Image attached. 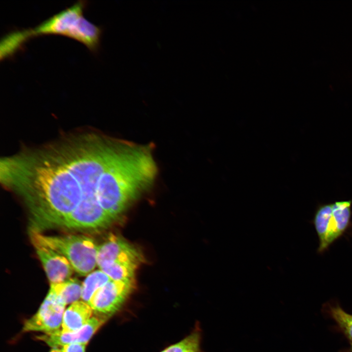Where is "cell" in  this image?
<instances>
[{
    "label": "cell",
    "instance_id": "obj_1",
    "mask_svg": "<svg viewBox=\"0 0 352 352\" xmlns=\"http://www.w3.org/2000/svg\"><path fill=\"white\" fill-rule=\"evenodd\" d=\"M127 141L88 132L0 160V180L21 196L36 225L106 227L102 208L120 184Z\"/></svg>",
    "mask_w": 352,
    "mask_h": 352
},
{
    "label": "cell",
    "instance_id": "obj_2",
    "mask_svg": "<svg viewBox=\"0 0 352 352\" xmlns=\"http://www.w3.org/2000/svg\"><path fill=\"white\" fill-rule=\"evenodd\" d=\"M31 239L33 244L51 249L65 257L74 270L85 276L97 265L98 246L90 238L82 235L47 236L32 229Z\"/></svg>",
    "mask_w": 352,
    "mask_h": 352
},
{
    "label": "cell",
    "instance_id": "obj_3",
    "mask_svg": "<svg viewBox=\"0 0 352 352\" xmlns=\"http://www.w3.org/2000/svg\"><path fill=\"white\" fill-rule=\"evenodd\" d=\"M351 200H341L320 205L313 218L319 239L318 252L322 253L348 229L352 216Z\"/></svg>",
    "mask_w": 352,
    "mask_h": 352
},
{
    "label": "cell",
    "instance_id": "obj_4",
    "mask_svg": "<svg viewBox=\"0 0 352 352\" xmlns=\"http://www.w3.org/2000/svg\"><path fill=\"white\" fill-rule=\"evenodd\" d=\"M87 1L80 0L50 17L33 28L24 29L28 40L44 35H59L77 41Z\"/></svg>",
    "mask_w": 352,
    "mask_h": 352
},
{
    "label": "cell",
    "instance_id": "obj_5",
    "mask_svg": "<svg viewBox=\"0 0 352 352\" xmlns=\"http://www.w3.org/2000/svg\"><path fill=\"white\" fill-rule=\"evenodd\" d=\"M134 287V280H110L97 289L88 304L99 316L109 318L122 306Z\"/></svg>",
    "mask_w": 352,
    "mask_h": 352
},
{
    "label": "cell",
    "instance_id": "obj_6",
    "mask_svg": "<svg viewBox=\"0 0 352 352\" xmlns=\"http://www.w3.org/2000/svg\"><path fill=\"white\" fill-rule=\"evenodd\" d=\"M65 306L49 291L38 311L24 323L23 331L48 333L59 330L62 324Z\"/></svg>",
    "mask_w": 352,
    "mask_h": 352
},
{
    "label": "cell",
    "instance_id": "obj_7",
    "mask_svg": "<svg viewBox=\"0 0 352 352\" xmlns=\"http://www.w3.org/2000/svg\"><path fill=\"white\" fill-rule=\"evenodd\" d=\"M142 259L141 254L134 246L114 235L98 246L96 262L100 269L114 263L138 265Z\"/></svg>",
    "mask_w": 352,
    "mask_h": 352
},
{
    "label": "cell",
    "instance_id": "obj_8",
    "mask_svg": "<svg viewBox=\"0 0 352 352\" xmlns=\"http://www.w3.org/2000/svg\"><path fill=\"white\" fill-rule=\"evenodd\" d=\"M108 318L101 317H92L79 330L71 332L58 330L40 336L38 339L45 342L52 347L57 348L66 344L81 343L87 344L94 333Z\"/></svg>",
    "mask_w": 352,
    "mask_h": 352
},
{
    "label": "cell",
    "instance_id": "obj_9",
    "mask_svg": "<svg viewBox=\"0 0 352 352\" xmlns=\"http://www.w3.org/2000/svg\"><path fill=\"white\" fill-rule=\"evenodd\" d=\"M33 245L51 283L62 282L70 277L73 268L65 257L47 247Z\"/></svg>",
    "mask_w": 352,
    "mask_h": 352
},
{
    "label": "cell",
    "instance_id": "obj_10",
    "mask_svg": "<svg viewBox=\"0 0 352 352\" xmlns=\"http://www.w3.org/2000/svg\"><path fill=\"white\" fill-rule=\"evenodd\" d=\"M93 310L85 301H76L65 311L62 327V330L74 331L83 327L91 318Z\"/></svg>",
    "mask_w": 352,
    "mask_h": 352
},
{
    "label": "cell",
    "instance_id": "obj_11",
    "mask_svg": "<svg viewBox=\"0 0 352 352\" xmlns=\"http://www.w3.org/2000/svg\"><path fill=\"white\" fill-rule=\"evenodd\" d=\"M66 305L73 303L81 297L82 286L76 279H70L57 283H51L49 291Z\"/></svg>",
    "mask_w": 352,
    "mask_h": 352
},
{
    "label": "cell",
    "instance_id": "obj_12",
    "mask_svg": "<svg viewBox=\"0 0 352 352\" xmlns=\"http://www.w3.org/2000/svg\"><path fill=\"white\" fill-rule=\"evenodd\" d=\"M202 331L198 322L192 331L184 339L160 352H204L201 348Z\"/></svg>",
    "mask_w": 352,
    "mask_h": 352
},
{
    "label": "cell",
    "instance_id": "obj_13",
    "mask_svg": "<svg viewBox=\"0 0 352 352\" xmlns=\"http://www.w3.org/2000/svg\"><path fill=\"white\" fill-rule=\"evenodd\" d=\"M138 266L133 264L114 263L100 270L106 274L112 280L129 281L134 280L135 271Z\"/></svg>",
    "mask_w": 352,
    "mask_h": 352
},
{
    "label": "cell",
    "instance_id": "obj_14",
    "mask_svg": "<svg viewBox=\"0 0 352 352\" xmlns=\"http://www.w3.org/2000/svg\"><path fill=\"white\" fill-rule=\"evenodd\" d=\"M111 279L102 270L89 274L82 285L81 298L88 303L94 292Z\"/></svg>",
    "mask_w": 352,
    "mask_h": 352
},
{
    "label": "cell",
    "instance_id": "obj_15",
    "mask_svg": "<svg viewBox=\"0 0 352 352\" xmlns=\"http://www.w3.org/2000/svg\"><path fill=\"white\" fill-rule=\"evenodd\" d=\"M330 314L352 344V314L338 305L331 307Z\"/></svg>",
    "mask_w": 352,
    "mask_h": 352
},
{
    "label": "cell",
    "instance_id": "obj_16",
    "mask_svg": "<svg viewBox=\"0 0 352 352\" xmlns=\"http://www.w3.org/2000/svg\"><path fill=\"white\" fill-rule=\"evenodd\" d=\"M86 344L74 343L62 346L61 352H85Z\"/></svg>",
    "mask_w": 352,
    "mask_h": 352
},
{
    "label": "cell",
    "instance_id": "obj_17",
    "mask_svg": "<svg viewBox=\"0 0 352 352\" xmlns=\"http://www.w3.org/2000/svg\"><path fill=\"white\" fill-rule=\"evenodd\" d=\"M49 352H61V351L57 348H53Z\"/></svg>",
    "mask_w": 352,
    "mask_h": 352
},
{
    "label": "cell",
    "instance_id": "obj_18",
    "mask_svg": "<svg viewBox=\"0 0 352 352\" xmlns=\"http://www.w3.org/2000/svg\"><path fill=\"white\" fill-rule=\"evenodd\" d=\"M350 351H351V352H352V344H351V348H350Z\"/></svg>",
    "mask_w": 352,
    "mask_h": 352
}]
</instances>
